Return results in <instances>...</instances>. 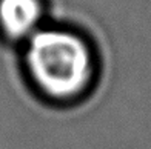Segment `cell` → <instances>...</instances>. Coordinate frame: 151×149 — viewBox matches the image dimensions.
Here are the masks:
<instances>
[{"instance_id": "cell-1", "label": "cell", "mask_w": 151, "mask_h": 149, "mask_svg": "<svg viewBox=\"0 0 151 149\" xmlns=\"http://www.w3.org/2000/svg\"><path fill=\"white\" fill-rule=\"evenodd\" d=\"M23 58L32 86L50 103H77L96 83L97 56L74 29L40 28L26 40Z\"/></svg>"}, {"instance_id": "cell-2", "label": "cell", "mask_w": 151, "mask_h": 149, "mask_svg": "<svg viewBox=\"0 0 151 149\" xmlns=\"http://www.w3.org/2000/svg\"><path fill=\"white\" fill-rule=\"evenodd\" d=\"M43 16V0H0V31L11 42L28 40L40 29Z\"/></svg>"}]
</instances>
